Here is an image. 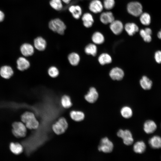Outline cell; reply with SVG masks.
<instances>
[{
  "mask_svg": "<svg viewBox=\"0 0 161 161\" xmlns=\"http://www.w3.org/2000/svg\"><path fill=\"white\" fill-rule=\"evenodd\" d=\"M83 24L86 27H91L94 22V20L92 15L89 13H86L84 14L82 18Z\"/></svg>",
  "mask_w": 161,
  "mask_h": 161,
  "instance_id": "cell-20",
  "label": "cell"
},
{
  "mask_svg": "<svg viewBox=\"0 0 161 161\" xmlns=\"http://www.w3.org/2000/svg\"><path fill=\"white\" fill-rule=\"evenodd\" d=\"M70 116L73 120L77 122L83 120L85 117L84 113L80 111H72L70 113Z\"/></svg>",
  "mask_w": 161,
  "mask_h": 161,
  "instance_id": "cell-22",
  "label": "cell"
},
{
  "mask_svg": "<svg viewBox=\"0 0 161 161\" xmlns=\"http://www.w3.org/2000/svg\"><path fill=\"white\" fill-rule=\"evenodd\" d=\"M113 147L112 143L107 137H105L101 140L98 149L100 151L109 153L112 151Z\"/></svg>",
  "mask_w": 161,
  "mask_h": 161,
  "instance_id": "cell-6",
  "label": "cell"
},
{
  "mask_svg": "<svg viewBox=\"0 0 161 161\" xmlns=\"http://www.w3.org/2000/svg\"><path fill=\"white\" fill-rule=\"evenodd\" d=\"M20 51L21 54L24 57H27L32 55L34 52L33 46L30 44L24 43L20 47Z\"/></svg>",
  "mask_w": 161,
  "mask_h": 161,
  "instance_id": "cell-10",
  "label": "cell"
},
{
  "mask_svg": "<svg viewBox=\"0 0 161 161\" xmlns=\"http://www.w3.org/2000/svg\"><path fill=\"white\" fill-rule=\"evenodd\" d=\"M98 60L100 64L104 65L111 63L112 61V59L109 54L103 53L99 56L98 58Z\"/></svg>",
  "mask_w": 161,
  "mask_h": 161,
  "instance_id": "cell-28",
  "label": "cell"
},
{
  "mask_svg": "<svg viewBox=\"0 0 161 161\" xmlns=\"http://www.w3.org/2000/svg\"><path fill=\"white\" fill-rule=\"evenodd\" d=\"M120 113L122 116L126 118H129L132 115V111L131 109L127 106L123 107L120 110Z\"/></svg>",
  "mask_w": 161,
  "mask_h": 161,
  "instance_id": "cell-33",
  "label": "cell"
},
{
  "mask_svg": "<svg viewBox=\"0 0 161 161\" xmlns=\"http://www.w3.org/2000/svg\"><path fill=\"white\" fill-rule=\"evenodd\" d=\"M12 132L16 137L20 138L25 137L27 133L26 127L21 122H16L12 125Z\"/></svg>",
  "mask_w": 161,
  "mask_h": 161,
  "instance_id": "cell-4",
  "label": "cell"
},
{
  "mask_svg": "<svg viewBox=\"0 0 161 161\" xmlns=\"http://www.w3.org/2000/svg\"><path fill=\"white\" fill-rule=\"evenodd\" d=\"M10 149L13 153L16 154H20L23 150L22 145L17 143H11L10 145Z\"/></svg>",
  "mask_w": 161,
  "mask_h": 161,
  "instance_id": "cell-26",
  "label": "cell"
},
{
  "mask_svg": "<svg viewBox=\"0 0 161 161\" xmlns=\"http://www.w3.org/2000/svg\"><path fill=\"white\" fill-rule=\"evenodd\" d=\"M157 126L153 120H147L144 123L143 129L145 132L148 134L153 133L156 129Z\"/></svg>",
  "mask_w": 161,
  "mask_h": 161,
  "instance_id": "cell-15",
  "label": "cell"
},
{
  "mask_svg": "<svg viewBox=\"0 0 161 161\" xmlns=\"http://www.w3.org/2000/svg\"><path fill=\"white\" fill-rule=\"evenodd\" d=\"M34 45L35 48L40 51L44 50L46 48L47 43L45 40L41 37L35 38L34 41Z\"/></svg>",
  "mask_w": 161,
  "mask_h": 161,
  "instance_id": "cell-17",
  "label": "cell"
},
{
  "mask_svg": "<svg viewBox=\"0 0 161 161\" xmlns=\"http://www.w3.org/2000/svg\"><path fill=\"white\" fill-rule=\"evenodd\" d=\"M117 135L123 140L124 143L126 145H130L133 143L134 139L132 134L129 130L120 129L117 132Z\"/></svg>",
  "mask_w": 161,
  "mask_h": 161,
  "instance_id": "cell-7",
  "label": "cell"
},
{
  "mask_svg": "<svg viewBox=\"0 0 161 161\" xmlns=\"http://www.w3.org/2000/svg\"><path fill=\"white\" fill-rule=\"evenodd\" d=\"M14 70L10 65H4L0 67V76L3 79L7 80L13 75Z\"/></svg>",
  "mask_w": 161,
  "mask_h": 161,
  "instance_id": "cell-8",
  "label": "cell"
},
{
  "mask_svg": "<svg viewBox=\"0 0 161 161\" xmlns=\"http://www.w3.org/2000/svg\"><path fill=\"white\" fill-rule=\"evenodd\" d=\"M154 58L156 62L158 63H161V51H157L155 53Z\"/></svg>",
  "mask_w": 161,
  "mask_h": 161,
  "instance_id": "cell-37",
  "label": "cell"
},
{
  "mask_svg": "<svg viewBox=\"0 0 161 161\" xmlns=\"http://www.w3.org/2000/svg\"><path fill=\"white\" fill-rule=\"evenodd\" d=\"M69 10L73 17L76 19H78L81 15V9L79 6H71L69 8Z\"/></svg>",
  "mask_w": 161,
  "mask_h": 161,
  "instance_id": "cell-27",
  "label": "cell"
},
{
  "mask_svg": "<svg viewBox=\"0 0 161 161\" xmlns=\"http://www.w3.org/2000/svg\"><path fill=\"white\" fill-rule=\"evenodd\" d=\"M152 33L151 30L149 28L140 30V33L141 36L146 42H150L151 40V35Z\"/></svg>",
  "mask_w": 161,
  "mask_h": 161,
  "instance_id": "cell-21",
  "label": "cell"
},
{
  "mask_svg": "<svg viewBox=\"0 0 161 161\" xmlns=\"http://www.w3.org/2000/svg\"><path fill=\"white\" fill-rule=\"evenodd\" d=\"M48 74L52 78H55L58 76L59 74L58 70L55 66H52L48 69Z\"/></svg>",
  "mask_w": 161,
  "mask_h": 161,
  "instance_id": "cell-35",
  "label": "cell"
},
{
  "mask_svg": "<svg viewBox=\"0 0 161 161\" xmlns=\"http://www.w3.org/2000/svg\"><path fill=\"white\" fill-rule=\"evenodd\" d=\"M68 127V124L66 119L64 117L59 119L52 126L53 131L57 135L64 133Z\"/></svg>",
  "mask_w": 161,
  "mask_h": 161,
  "instance_id": "cell-3",
  "label": "cell"
},
{
  "mask_svg": "<svg viewBox=\"0 0 161 161\" xmlns=\"http://www.w3.org/2000/svg\"><path fill=\"white\" fill-rule=\"evenodd\" d=\"M68 59L70 64L74 66L77 65L80 61V57L79 55L74 52L70 53L68 56Z\"/></svg>",
  "mask_w": 161,
  "mask_h": 161,
  "instance_id": "cell-25",
  "label": "cell"
},
{
  "mask_svg": "<svg viewBox=\"0 0 161 161\" xmlns=\"http://www.w3.org/2000/svg\"><path fill=\"white\" fill-rule=\"evenodd\" d=\"M61 103L62 106L65 109L69 108L72 105L70 97L67 95H64L62 97L61 99Z\"/></svg>",
  "mask_w": 161,
  "mask_h": 161,
  "instance_id": "cell-31",
  "label": "cell"
},
{
  "mask_svg": "<svg viewBox=\"0 0 161 161\" xmlns=\"http://www.w3.org/2000/svg\"><path fill=\"white\" fill-rule=\"evenodd\" d=\"M98 97V94L96 89L92 87L90 88L87 93L85 95L84 98L88 102L93 103L97 100Z\"/></svg>",
  "mask_w": 161,
  "mask_h": 161,
  "instance_id": "cell-11",
  "label": "cell"
},
{
  "mask_svg": "<svg viewBox=\"0 0 161 161\" xmlns=\"http://www.w3.org/2000/svg\"><path fill=\"white\" fill-rule=\"evenodd\" d=\"M158 37L160 39H161V30L157 33Z\"/></svg>",
  "mask_w": 161,
  "mask_h": 161,
  "instance_id": "cell-39",
  "label": "cell"
},
{
  "mask_svg": "<svg viewBox=\"0 0 161 161\" xmlns=\"http://www.w3.org/2000/svg\"><path fill=\"white\" fill-rule=\"evenodd\" d=\"M110 24V29L114 34L119 35L122 31L123 26L122 22L120 21L114 20Z\"/></svg>",
  "mask_w": 161,
  "mask_h": 161,
  "instance_id": "cell-13",
  "label": "cell"
},
{
  "mask_svg": "<svg viewBox=\"0 0 161 161\" xmlns=\"http://www.w3.org/2000/svg\"><path fill=\"white\" fill-rule=\"evenodd\" d=\"M92 40L95 44H101L104 42V38L103 34L100 32H96L93 35Z\"/></svg>",
  "mask_w": 161,
  "mask_h": 161,
  "instance_id": "cell-29",
  "label": "cell"
},
{
  "mask_svg": "<svg viewBox=\"0 0 161 161\" xmlns=\"http://www.w3.org/2000/svg\"><path fill=\"white\" fill-rule=\"evenodd\" d=\"M16 64L17 69L21 71L27 69L30 66L29 61L23 56H20L17 59Z\"/></svg>",
  "mask_w": 161,
  "mask_h": 161,
  "instance_id": "cell-9",
  "label": "cell"
},
{
  "mask_svg": "<svg viewBox=\"0 0 161 161\" xmlns=\"http://www.w3.org/2000/svg\"><path fill=\"white\" fill-rule=\"evenodd\" d=\"M143 7L141 4L138 2H132L128 4L127 10L128 13L133 16L137 17L142 13Z\"/></svg>",
  "mask_w": 161,
  "mask_h": 161,
  "instance_id": "cell-5",
  "label": "cell"
},
{
  "mask_svg": "<svg viewBox=\"0 0 161 161\" xmlns=\"http://www.w3.org/2000/svg\"><path fill=\"white\" fill-rule=\"evenodd\" d=\"M111 78L114 80H122L124 76L123 70L118 67H115L112 69L109 72Z\"/></svg>",
  "mask_w": 161,
  "mask_h": 161,
  "instance_id": "cell-12",
  "label": "cell"
},
{
  "mask_svg": "<svg viewBox=\"0 0 161 161\" xmlns=\"http://www.w3.org/2000/svg\"><path fill=\"white\" fill-rule=\"evenodd\" d=\"M103 5L99 0H94L90 3L89 9L92 12L95 13L100 12L103 10Z\"/></svg>",
  "mask_w": 161,
  "mask_h": 161,
  "instance_id": "cell-14",
  "label": "cell"
},
{
  "mask_svg": "<svg viewBox=\"0 0 161 161\" xmlns=\"http://www.w3.org/2000/svg\"><path fill=\"white\" fill-rule=\"evenodd\" d=\"M125 30L129 35L131 36L134 35L139 30L137 26L134 23H128L125 26Z\"/></svg>",
  "mask_w": 161,
  "mask_h": 161,
  "instance_id": "cell-19",
  "label": "cell"
},
{
  "mask_svg": "<svg viewBox=\"0 0 161 161\" xmlns=\"http://www.w3.org/2000/svg\"><path fill=\"white\" fill-rule=\"evenodd\" d=\"M140 20L143 24L144 25H149L151 23L150 16L147 13H142L140 16Z\"/></svg>",
  "mask_w": 161,
  "mask_h": 161,
  "instance_id": "cell-32",
  "label": "cell"
},
{
  "mask_svg": "<svg viewBox=\"0 0 161 161\" xmlns=\"http://www.w3.org/2000/svg\"><path fill=\"white\" fill-rule=\"evenodd\" d=\"M49 28L52 31L61 35L64 34L66 28L64 23L59 18L51 20L49 23Z\"/></svg>",
  "mask_w": 161,
  "mask_h": 161,
  "instance_id": "cell-2",
  "label": "cell"
},
{
  "mask_svg": "<svg viewBox=\"0 0 161 161\" xmlns=\"http://www.w3.org/2000/svg\"><path fill=\"white\" fill-rule=\"evenodd\" d=\"M140 83L141 87L145 90L150 89L152 85V81L145 76L142 77Z\"/></svg>",
  "mask_w": 161,
  "mask_h": 161,
  "instance_id": "cell-23",
  "label": "cell"
},
{
  "mask_svg": "<svg viewBox=\"0 0 161 161\" xmlns=\"http://www.w3.org/2000/svg\"><path fill=\"white\" fill-rule=\"evenodd\" d=\"M146 148V145L144 142L143 141H139L134 144L133 150L136 153L142 154L145 151Z\"/></svg>",
  "mask_w": 161,
  "mask_h": 161,
  "instance_id": "cell-24",
  "label": "cell"
},
{
  "mask_svg": "<svg viewBox=\"0 0 161 161\" xmlns=\"http://www.w3.org/2000/svg\"><path fill=\"white\" fill-rule=\"evenodd\" d=\"M50 4L52 7L57 10H61L63 7L61 0H51Z\"/></svg>",
  "mask_w": 161,
  "mask_h": 161,
  "instance_id": "cell-34",
  "label": "cell"
},
{
  "mask_svg": "<svg viewBox=\"0 0 161 161\" xmlns=\"http://www.w3.org/2000/svg\"><path fill=\"white\" fill-rule=\"evenodd\" d=\"M114 0H104L103 5L106 9L109 10L114 7Z\"/></svg>",
  "mask_w": 161,
  "mask_h": 161,
  "instance_id": "cell-36",
  "label": "cell"
},
{
  "mask_svg": "<svg viewBox=\"0 0 161 161\" xmlns=\"http://www.w3.org/2000/svg\"><path fill=\"white\" fill-rule=\"evenodd\" d=\"M97 48L96 46L92 44H90L87 45L85 48V52L88 55L95 56L97 53Z\"/></svg>",
  "mask_w": 161,
  "mask_h": 161,
  "instance_id": "cell-30",
  "label": "cell"
},
{
  "mask_svg": "<svg viewBox=\"0 0 161 161\" xmlns=\"http://www.w3.org/2000/svg\"><path fill=\"white\" fill-rule=\"evenodd\" d=\"M64 2V3H66V4H68L69 3L71 0H62Z\"/></svg>",
  "mask_w": 161,
  "mask_h": 161,
  "instance_id": "cell-40",
  "label": "cell"
},
{
  "mask_svg": "<svg viewBox=\"0 0 161 161\" xmlns=\"http://www.w3.org/2000/svg\"><path fill=\"white\" fill-rule=\"evenodd\" d=\"M21 119L26 127L29 129H35L39 127V123L34 114L32 112H25L21 115Z\"/></svg>",
  "mask_w": 161,
  "mask_h": 161,
  "instance_id": "cell-1",
  "label": "cell"
},
{
  "mask_svg": "<svg viewBox=\"0 0 161 161\" xmlns=\"http://www.w3.org/2000/svg\"><path fill=\"white\" fill-rule=\"evenodd\" d=\"M151 147L154 149L161 148V137L157 135L153 136L149 140Z\"/></svg>",
  "mask_w": 161,
  "mask_h": 161,
  "instance_id": "cell-18",
  "label": "cell"
},
{
  "mask_svg": "<svg viewBox=\"0 0 161 161\" xmlns=\"http://www.w3.org/2000/svg\"><path fill=\"white\" fill-rule=\"evenodd\" d=\"M100 19L101 21L104 24H110L114 20V16L110 12L103 13L100 16Z\"/></svg>",
  "mask_w": 161,
  "mask_h": 161,
  "instance_id": "cell-16",
  "label": "cell"
},
{
  "mask_svg": "<svg viewBox=\"0 0 161 161\" xmlns=\"http://www.w3.org/2000/svg\"><path fill=\"white\" fill-rule=\"evenodd\" d=\"M5 15L4 13L0 10V22L2 21L4 18Z\"/></svg>",
  "mask_w": 161,
  "mask_h": 161,
  "instance_id": "cell-38",
  "label": "cell"
}]
</instances>
